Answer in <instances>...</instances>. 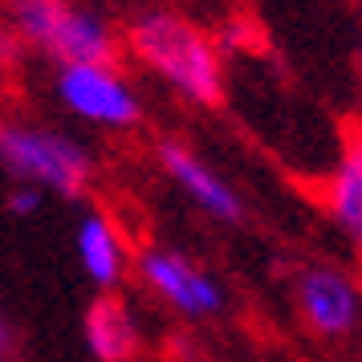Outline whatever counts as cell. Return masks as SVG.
Returning <instances> with one entry per match:
<instances>
[{
	"instance_id": "6da1fadb",
	"label": "cell",
	"mask_w": 362,
	"mask_h": 362,
	"mask_svg": "<svg viewBox=\"0 0 362 362\" xmlns=\"http://www.w3.org/2000/svg\"><path fill=\"white\" fill-rule=\"evenodd\" d=\"M122 49L171 98L199 110H212L224 102L228 74H224L220 41L175 8H143L122 29Z\"/></svg>"
},
{
	"instance_id": "4fadbf2b",
	"label": "cell",
	"mask_w": 362,
	"mask_h": 362,
	"mask_svg": "<svg viewBox=\"0 0 362 362\" xmlns=\"http://www.w3.org/2000/svg\"><path fill=\"white\" fill-rule=\"evenodd\" d=\"M358 62H362V57H358Z\"/></svg>"
},
{
	"instance_id": "30bf717a",
	"label": "cell",
	"mask_w": 362,
	"mask_h": 362,
	"mask_svg": "<svg viewBox=\"0 0 362 362\" xmlns=\"http://www.w3.org/2000/svg\"><path fill=\"white\" fill-rule=\"evenodd\" d=\"M322 212L350 252L362 257V122L346 131L338 159L322 180Z\"/></svg>"
},
{
	"instance_id": "52a82bcc",
	"label": "cell",
	"mask_w": 362,
	"mask_h": 362,
	"mask_svg": "<svg viewBox=\"0 0 362 362\" xmlns=\"http://www.w3.org/2000/svg\"><path fill=\"white\" fill-rule=\"evenodd\" d=\"M155 159L163 167V175L171 180V187L192 208H199L208 220H216V224H240L245 220V199H240V192L212 163H204L192 143H183V139H159Z\"/></svg>"
},
{
	"instance_id": "3957f363",
	"label": "cell",
	"mask_w": 362,
	"mask_h": 362,
	"mask_svg": "<svg viewBox=\"0 0 362 362\" xmlns=\"http://www.w3.org/2000/svg\"><path fill=\"white\" fill-rule=\"evenodd\" d=\"M0 171L13 183H33L45 196L78 199L94 183V155L78 134L37 122H0Z\"/></svg>"
},
{
	"instance_id": "7c38bea8",
	"label": "cell",
	"mask_w": 362,
	"mask_h": 362,
	"mask_svg": "<svg viewBox=\"0 0 362 362\" xmlns=\"http://www.w3.org/2000/svg\"><path fill=\"white\" fill-rule=\"evenodd\" d=\"M13 354H17V334H13L8 313L0 310V362H13Z\"/></svg>"
},
{
	"instance_id": "7a4b0ae2",
	"label": "cell",
	"mask_w": 362,
	"mask_h": 362,
	"mask_svg": "<svg viewBox=\"0 0 362 362\" xmlns=\"http://www.w3.org/2000/svg\"><path fill=\"white\" fill-rule=\"evenodd\" d=\"M0 13L21 49L41 53L53 66L118 62L122 53V33L78 0H0Z\"/></svg>"
},
{
	"instance_id": "277c9868",
	"label": "cell",
	"mask_w": 362,
	"mask_h": 362,
	"mask_svg": "<svg viewBox=\"0 0 362 362\" xmlns=\"http://www.w3.org/2000/svg\"><path fill=\"white\" fill-rule=\"evenodd\" d=\"M53 98L69 118H78L82 127L110 134H127L143 127V94L131 82V74H122L118 62H82V66H57L53 74Z\"/></svg>"
},
{
	"instance_id": "ba28073f",
	"label": "cell",
	"mask_w": 362,
	"mask_h": 362,
	"mask_svg": "<svg viewBox=\"0 0 362 362\" xmlns=\"http://www.w3.org/2000/svg\"><path fill=\"white\" fill-rule=\"evenodd\" d=\"M74 257H78V269L86 273V281L98 293L122 289V281L131 277V269H134L131 236H127V228L118 224L115 216L102 212V208H90V212L78 216Z\"/></svg>"
},
{
	"instance_id": "8fae6325",
	"label": "cell",
	"mask_w": 362,
	"mask_h": 362,
	"mask_svg": "<svg viewBox=\"0 0 362 362\" xmlns=\"http://www.w3.org/2000/svg\"><path fill=\"white\" fill-rule=\"evenodd\" d=\"M45 204H49V196H45L41 187H33V183H13L8 196H4V208H8V216H17V220H33V216H41Z\"/></svg>"
},
{
	"instance_id": "9c48e42d",
	"label": "cell",
	"mask_w": 362,
	"mask_h": 362,
	"mask_svg": "<svg viewBox=\"0 0 362 362\" xmlns=\"http://www.w3.org/2000/svg\"><path fill=\"white\" fill-rule=\"evenodd\" d=\"M82 334L86 346L98 362H139L147 350V329L143 317L134 310V301L122 289L98 293L86 305L82 317Z\"/></svg>"
},
{
	"instance_id": "5b68a950",
	"label": "cell",
	"mask_w": 362,
	"mask_h": 362,
	"mask_svg": "<svg viewBox=\"0 0 362 362\" xmlns=\"http://www.w3.org/2000/svg\"><path fill=\"white\" fill-rule=\"evenodd\" d=\"M134 277L159 305L183 322H216L228 310V293L212 269L171 245H143L134 252Z\"/></svg>"
},
{
	"instance_id": "8992f818",
	"label": "cell",
	"mask_w": 362,
	"mask_h": 362,
	"mask_svg": "<svg viewBox=\"0 0 362 362\" xmlns=\"http://www.w3.org/2000/svg\"><path fill=\"white\" fill-rule=\"evenodd\" d=\"M293 305L301 326L313 338L326 342H342L362 326V281L354 269L329 261H313L297 269L293 277Z\"/></svg>"
}]
</instances>
